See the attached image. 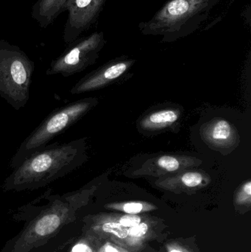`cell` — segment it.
Returning <instances> with one entry per match:
<instances>
[{
	"mask_svg": "<svg viewBox=\"0 0 251 252\" xmlns=\"http://www.w3.org/2000/svg\"><path fill=\"white\" fill-rule=\"evenodd\" d=\"M80 141L47 145L28 157L6 179L8 188L43 186L73 171L81 161Z\"/></svg>",
	"mask_w": 251,
	"mask_h": 252,
	"instance_id": "cell-1",
	"label": "cell"
},
{
	"mask_svg": "<svg viewBox=\"0 0 251 252\" xmlns=\"http://www.w3.org/2000/svg\"><path fill=\"white\" fill-rule=\"evenodd\" d=\"M220 0H168L154 16L139 25L144 35L172 41L190 35L209 18Z\"/></svg>",
	"mask_w": 251,
	"mask_h": 252,
	"instance_id": "cell-2",
	"label": "cell"
},
{
	"mask_svg": "<svg viewBox=\"0 0 251 252\" xmlns=\"http://www.w3.org/2000/svg\"><path fill=\"white\" fill-rule=\"evenodd\" d=\"M34 62L18 46L0 40V97L16 110L29 99Z\"/></svg>",
	"mask_w": 251,
	"mask_h": 252,
	"instance_id": "cell-3",
	"label": "cell"
},
{
	"mask_svg": "<svg viewBox=\"0 0 251 252\" xmlns=\"http://www.w3.org/2000/svg\"><path fill=\"white\" fill-rule=\"evenodd\" d=\"M93 101L81 100L66 105L49 115L21 144L11 159L16 168L24 160L47 146L48 142L76 123L91 108Z\"/></svg>",
	"mask_w": 251,
	"mask_h": 252,
	"instance_id": "cell-4",
	"label": "cell"
},
{
	"mask_svg": "<svg viewBox=\"0 0 251 252\" xmlns=\"http://www.w3.org/2000/svg\"><path fill=\"white\" fill-rule=\"evenodd\" d=\"M105 44L104 32L102 31L79 37L67 44L64 52L51 62L46 74L69 77L84 70L94 62Z\"/></svg>",
	"mask_w": 251,
	"mask_h": 252,
	"instance_id": "cell-5",
	"label": "cell"
},
{
	"mask_svg": "<svg viewBox=\"0 0 251 252\" xmlns=\"http://www.w3.org/2000/svg\"><path fill=\"white\" fill-rule=\"evenodd\" d=\"M107 0H68L63 11L68 18L63 31L66 44L73 42L97 22Z\"/></svg>",
	"mask_w": 251,
	"mask_h": 252,
	"instance_id": "cell-6",
	"label": "cell"
},
{
	"mask_svg": "<svg viewBox=\"0 0 251 252\" xmlns=\"http://www.w3.org/2000/svg\"><path fill=\"white\" fill-rule=\"evenodd\" d=\"M131 63L132 61H121L108 65L101 70L88 75L87 78H83V80L71 90V93L73 94H81L85 92L97 90L109 81L121 76L127 70Z\"/></svg>",
	"mask_w": 251,
	"mask_h": 252,
	"instance_id": "cell-7",
	"label": "cell"
},
{
	"mask_svg": "<svg viewBox=\"0 0 251 252\" xmlns=\"http://www.w3.org/2000/svg\"><path fill=\"white\" fill-rule=\"evenodd\" d=\"M157 223V220L147 217L139 224L128 228L125 248L131 252H139L144 249L146 244L156 236Z\"/></svg>",
	"mask_w": 251,
	"mask_h": 252,
	"instance_id": "cell-8",
	"label": "cell"
},
{
	"mask_svg": "<svg viewBox=\"0 0 251 252\" xmlns=\"http://www.w3.org/2000/svg\"><path fill=\"white\" fill-rule=\"evenodd\" d=\"M68 0H37L33 4L31 16L41 28L52 25L57 16L63 13V7Z\"/></svg>",
	"mask_w": 251,
	"mask_h": 252,
	"instance_id": "cell-9",
	"label": "cell"
},
{
	"mask_svg": "<svg viewBox=\"0 0 251 252\" xmlns=\"http://www.w3.org/2000/svg\"><path fill=\"white\" fill-rule=\"evenodd\" d=\"M178 119V114L171 109L159 111L151 114L141 123L146 129L156 130L171 126Z\"/></svg>",
	"mask_w": 251,
	"mask_h": 252,
	"instance_id": "cell-10",
	"label": "cell"
},
{
	"mask_svg": "<svg viewBox=\"0 0 251 252\" xmlns=\"http://www.w3.org/2000/svg\"><path fill=\"white\" fill-rule=\"evenodd\" d=\"M99 230L109 242L113 243L125 248L128 238V228L114 222H100Z\"/></svg>",
	"mask_w": 251,
	"mask_h": 252,
	"instance_id": "cell-11",
	"label": "cell"
},
{
	"mask_svg": "<svg viewBox=\"0 0 251 252\" xmlns=\"http://www.w3.org/2000/svg\"><path fill=\"white\" fill-rule=\"evenodd\" d=\"M207 136L212 143L225 145L233 139V129L229 123L220 120L209 127Z\"/></svg>",
	"mask_w": 251,
	"mask_h": 252,
	"instance_id": "cell-12",
	"label": "cell"
},
{
	"mask_svg": "<svg viewBox=\"0 0 251 252\" xmlns=\"http://www.w3.org/2000/svg\"><path fill=\"white\" fill-rule=\"evenodd\" d=\"M109 210L122 212L125 214L139 215L141 213L154 211L157 207L154 204L146 201H127V202L112 203L107 204Z\"/></svg>",
	"mask_w": 251,
	"mask_h": 252,
	"instance_id": "cell-13",
	"label": "cell"
},
{
	"mask_svg": "<svg viewBox=\"0 0 251 252\" xmlns=\"http://www.w3.org/2000/svg\"><path fill=\"white\" fill-rule=\"evenodd\" d=\"M147 216H139V215L131 214H112L104 215L100 218V222H114L119 223L124 227L130 228L136 226L147 219Z\"/></svg>",
	"mask_w": 251,
	"mask_h": 252,
	"instance_id": "cell-14",
	"label": "cell"
},
{
	"mask_svg": "<svg viewBox=\"0 0 251 252\" xmlns=\"http://www.w3.org/2000/svg\"><path fill=\"white\" fill-rule=\"evenodd\" d=\"M60 219L58 216L50 214L38 220L35 226V232L41 236L50 235L60 226Z\"/></svg>",
	"mask_w": 251,
	"mask_h": 252,
	"instance_id": "cell-15",
	"label": "cell"
},
{
	"mask_svg": "<svg viewBox=\"0 0 251 252\" xmlns=\"http://www.w3.org/2000/svg\"><path fill=\"white\" fill-rule=\"evenodd\" d=\"M203 182V176L200 173L197 172H189L184 173L180 178V182L184 188L194 189L202 185Z\"/></svg>",
	"mask_w": 251,
	"mask_h": 252,
	"instance_id": "cell-16",
	"label": "cell"
},
{
	"mask_svg": "<svg viewBox=\"0 0 251 252\" xmlns=\"http://www.w3.org/2000/svg\"><path fill=\"white\" fill-rule=\"evenodd\" d=\"M235 203L239 206L250 207L251 204V182L245 183L236 195Z\"/></svg>",
	"mask_w": 251,
	"mask_h": 252,
	"instance_id": "cell-17",
	"label": "cell"
},
{
	"mask_svg": "<svg viewBox=\"0 0 251 252\" xmlns=\"http://www.w3.org/2000/svg\"><path fill=\"white\" fill-rule=\"evenodd\" d=\"M158 165L168 172H174L179 169L180 162L175 157L163 156L158 159Z\"/></svg>",
	"mask_w": 251,
	"mask_h": 252,
	"instance_id": "cell-18",
	"label": "cell"
},
{
	"mask_svg": "<svg viewBox=\"0 0 251 252\" xmlns=\"http://www.w3.org/2000/svg\"><path fill=\"white\" fill-rule=\"evenodd\" d=\"M167 252H197L193 250V247L187 245L184 241H171L165 245Z\"/></svg>",
	"mask_w": 251,
	"mask_h": 252,
	"instance_id": "cell-19",
	"label": "cell"
},
{
	"mask_svg": "<svg viewBox=\"0 0 251 252\" xmlns=\"http://www.w3.org/2000/svg\"><path fill=\"white\" fill-rule=\"evenodd\" d=\"M99 252H131L127 249L117 245V244H113L112 242H106L103 247L100 249Z\"/></svg>",
	"mask_w": 251,
	"mask_h": 252,
	"instance_id": "cell-20",
	"label": "cell"
},
{
	"mask_svg": "<svg viewBox=\"0 0 251 252\" xmlns=\"http://www.w3.org/2000/svg\"><path fill=\"white\" fill-rule=\"evenodd\" d=\"M72 252H94L92 247H90L88 244L81 243L77 244L72 249Z\"/></svg>",
	"mask_w": 251,
	"mask_h": 252,
	"instance_id": "cell-21",
	"label": "cell"
}]
</instances>
